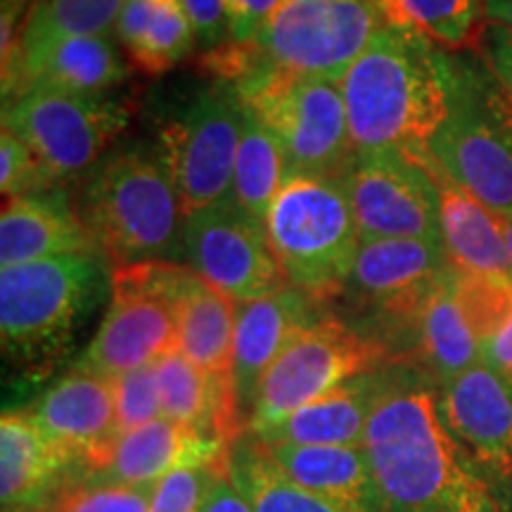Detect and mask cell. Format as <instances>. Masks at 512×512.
Returning <instances> with one entry per match:
<instances>
[{
  "label": "cell",
  "instance_id": "4316f807",
  "mask_svg": "<svg viewBox=\"0 0 512 512\" xmlns=\"http://www.w3.org/2000/svg\"><path fill=\"white\" fill-rule=\"evenodd\" d=\"M382 366L354 377L335 392L299 408L264 434H254L266 446H363L366 427L382 392Z\"/></svg>",
  "mask_w": 512,
  "mask_h": 512
},
{
  "label": "cell",
  "instance_id": "d6986e66",
  "mask_svg": "<svg viewBox=\"0 0 512 512\" xmlns=\"http://www.w3.org/2000/svg\"><path fill=\"white\" fill-rule=\"evenodd\" d=\"M318 302L304 292L285 290L238 304L233 339V389L245 427L252 418L261 382L283 349L318 316Z\"/></svg>",
  "mask_w": 512,
  "mask_h": 512
},
{
  "label": "cell",
  "instance_id": "5b68a950",
  "mask_svg": "<svg viewBox=\"0 0 512 512\" xmlns=\"http://www.w3.org/2000/svg\"><path fill=\"white\" fill-rule=\"evenodd\" d=\"M382 24L375 0H283L252 43L204 53V69L228 83L254 69L342 81Z\"/></svg>",
  "mask_w": 512,
  "mask_h": 512
},
{
  "label": "cell",
  "instance_id": "7bdbcfd3",
  "mask_svg": "<svg viewBox=\"0 0 512 512\" xmlns=\"http://www.w3.org/2000/svg\"><path fill=\"white\" fill-rule=\"evenodd\" d=\"M484 22L512 31V0H484Z\"/></svg>",
  "mask_w": 512,
  "mask_h": 512
},
{
  "label": "cell",
  "instance_id": "d4e9b609",
  "mask_svg": "<svg viewBox=\"0 0 512 512\" xmlns=\"http://www.w3.org/2000/svg\"><path fill=\"white\" fill-rule=\"evenodd\" d=\"M437 183L441 242L451 264L484 278L512 280V256L505 245L501 216L458 185L441 166L422 152Z\"/></svg>",
  "mask_w": 512,
  "mask_h": 512
},
{
  "label": "cell",
  "instance_id": "ba28073f",
  "mask_svg": "<svg viewBox=\"0 0 512 512\" xmlns=\"http://www.w3.org/2000/svg\"><path fill=\"white\" fill-rule=\"evenodd\" d=\"M233 86L247 110L278 138L287 159V178L342 174L354 159L339 81L254 69Z\"/></svg>",
  "mask_w": 512,
  "mask_h": 512
},
{
  "label": "cell",
  "instance_id": "60d3db41",
  "mask_svg": "<svg viewBox=\"0 0 512 512\" xmlns=\"http://www.w3.org/2000/svg\"><path fill=\"white\" fill-rule=\"evenodd\" d=\"M482 361L512 382V309L482 342Z\"/></svg>",
  "mask_w": 512,
  "mask_h": 512
},
{
  "label": "cell",
  "instance_id": "f546056e",
  "mask_svg": "<svg viewBox=\"0 0 512 512\" xmlns=\"http://www.w3.org/2000/svg\"><path fill=\"white\" fill-rule=\"evenodd\" d=\"M226 472L252 512H347L292 482L252 432L230 441Z\"/></svg>",
  "mask_w": 512,
  "mask_h": 512
},
{
  "label": "cell",
  "instance_id": "ee69618b",
  "mask_svg": "<svg viewBox=\"0 0 512 512\" xmlns=\"http://www.w3.org/2000/svg\"><path fill=\"white\" fill-rule=\"evenodd\" d=\"M498 216H501V228H503V235H505V245H508V252L512 256V214H508V216L498 214Z\"/></svg>",
  "mask_w": 512,
  "mask_h": 512
},
{
  "label": "cell",
  "instance_id": "1f68e13d",
  "mask_svg": "<svg viewBox=\"0 0 512 512\" xmlns=\"http://www.w3.org/2000/svg\"><path fill=\"white\" fill-rule=\"evenodd\" d=\"M285 181L287 159L283 147L245 105V128L233 176V202L266 226L268 211Z\"/></svg>",
  "mask_w": 512,
  "mask_h": 512
},
{
  "label": "cell",
  "instance_id": "e575fe53",
  "mask_svg": "<svg viewBox=\"0 0 512 512\" xmlns=\"http://www.w3.org/2000/svg\"><path fill=\"white\" fill-rule=\"evenodd\" d=\"M223 475H226V460L169 472L152 486L150 512H202Z\"/></svg>",
  "mask_w": 512,
  "mask_h": 512
},
{
  "label": "cell",
  "instance_id": "2e32d148",
  "mask_svg": "<svg viewBox=\"0 0 512 512\" xmlns=\"http://www.w3.org/2000/svg\"><path fill=\"white\" fill-rule=\"evenodd\" d=\"M439 411L503 510L512 512V382L479 361L439 384Z\"/></svg>",
  "mask_w": 512,
  "mask_h": 512
},
{
  "label": "cell",
  "instance_id": "ac0fdd59",
  "mask_svg": "<svg viewBox=\"0 0 512 512\" xmlns=\"http://www.w3.org/2000/svg\"><path fill=\"white\" fill-rule=\"evenodd\" d=\"M43 434L76 463L91 467L119 437L114 380L72 368L27 411Z\"/></svg>",
  "mask_w": 512,
  "mask_h": 512
},
{
  "label": "cell",
  "instance_id": "52a82bcc",
  "mask_svg": "<svg viewBox=\"0 0 512 512\" xmlns=\"http://www.w3.org/2000/svg\"><path fill=\"white\" fill-rule=\"evenodd\" d=\"M266 230L290 287L318 304L342 297L361 245L342 174L287 178Z\"/></svg>",
  "mask_w": 512,
  "mask_h": 512
},
{
  "label": "cell",
  "instance_id": "603a6c76",
  "mask_svg": "<svg viewBox=\"0 0 512 512\" xmlns=\"http://www.w3.org/2000/svg\"><path fill=\"white\" fill-rule=\"evenodd\" d=\"M128 79L110 34L69 36L3 74V107L29 88H53L74 95H105Z\"/></svg>",
  "mask_w": 512,
  "mask_h": 512
},
{
  "label": "cell",
  "instance_id": "d590c367",
  "mask_svg": "<svg viewBox=\"0 0 512 512\" xmlns=\"http://www.w3.org/2000/svg\"><path fill=\"white\" fill-rule=\"evenodd\" d=\"M114 403H117V432L126 434L147 422L164 418L155 363L131 370L114 380Z\"/></svg>",
  "mask_w": 512,
  "mask_h": 512
},
{
  "label": "cell",
  "instance_id": "ab89813d",
  "mask_svg": "<svg viewBox=\"0 0 512 512\" xmlns=\"http://www.w3.org/2000/svg\"><path fill=\"white\" fill-rule=\"evenodd\" d=\"M283 0H230V41L235 46L252 43L268 17Z\"/></svg>",
  "mask_w": 512,
  "mask_h": 512
},
{
  "label": "cell",
  "instance_id": "5bb4252c",
  "mask_svg": "<svg viewBox=\"0 0 512 512\" xmlns=\"http://www.w3.org/2000/svg\"><path fill=\"white\" fill-rule=\"evenodd\" d=\"M185 264L238 304L290 287L266 226L233 200L188 214Z\"/></svg>",
  "mask_w": 512,
  "mask_h": 512
},
{
  "label": "cell",
  "instance_id": "4dcf8cb0",
  "mask_svg": "<svg viewBox=\"0 0 512 512\" xmlns=\"http://www.w3.org/2000/svg\"><path fill=\"white\" fill-rule=\"evenodd\" d=\"M126 0H34L3 74L69 36H95L114 29Z\"/></svg>",
  "mask_w": 512,
  "mask_h": 512
},
{
  "label": "cell",
  "instance_id": "f35d334b",
  "mask_svg": "<svg viewBox=\"0 0 512 512\" xmlns=\"http://www.w3.org/2000/svg\"><path fill=\"white\" fill-rule=\"evenodd\" d=\"M475 53L482 57L486 67L496 74L505 91L512 95V31L486 22L477 38Z\"/></svg>",
  "mask_w": 512,
  "mask_h": 512
},
{
  "label": "cell",
  "instance_id": "8fae6325",
  "mask_svg": "<svg viewBox=\"0 0 512 512\" xmlns=\"http://www.w3.org/2000/svg\"><path fill=\"white\" fill-rule=\"evenodd\" d=\"M242 128L245 102L228 81L211 83L162 128L159 150L188 214L233 200Z\"/></svg>",
  "mask_w": 512,
  "mask_h": 512
},
{
  "label": "cell",
  "instance_id": "8992f818",
  "mask_svg": "<svg viewBox=\"0 0 512 512\" xmlns=\"http://www.w3.org/2000/svg\"><path fill=\"white\" fill-rule=\"evenodd\" d=\"M427 152L496 214H512V95L475 50L451 53L446 119Z\"/></svg>",
  "mask_w": 512,
  "mask_h": 512
},
{
  "label": "cell",
  "instance_id": "8d00e7d4",
  "mask_svg": "<svg viewBox=\"0 0 512 512\" xmlns=\"http://www.w3.org/2000/svg\"><path fill=\"white\" fill-rule=\"evenodd\" d=\"M50 188H57V185L48 178L34 150L10 128L3 126V133H0V190H3L5 200Z\"/></svg>",
  "mask_w": 512,
  "mask_h": 512
},
{
  "label": "cell",
  "instance_id": "cb8c5ba5",
  "mask_svg": "<svg viewBox=\"0 0 512 512\" xmlns=\"http://www.w3.org/2000/svg\"><path fill=\"white\" fill-rule=\"evenodd\" d=\"M100 254L79 207L67 192L50 188L12 197L0 216V266L29 264L64 254Z\"/></svg>",
  "mask_w": 512,
  "mask_h": 512
},
{
  "label": "cell",
  "instance_id": "ffe728a7",
  "mask_svg": "<svg viewBox=\"0 0 512 512\" xmlns=\"http://www.w3.org/2000/svg\"><path fill=\"white\" fill-rule=\"evenodd\" d=\"M228 446L226 441L159 418L119 434L114 444L79 475L128 486H155L181 467L221 463L228 456Z\"/></svg>",
  "mask_w": 512,
  "mask_h": 512
},
{
  "label": "cell",
  "instance_id": "3957f363",
  "mask_svg": "<svg viewBox=\"0 0 512 512\" xmlns=\"http://www.w3.org/2000/svg\"><path fill=\"white\" fill-rule=\"evenodd\" d=\"M81 221L107 264H181L185 219L181 195L159 145L114 150L83 183Z\"/></svg>",
  "mask_w": 512,
  "mask_h": 512
},
{
  "label": "cell",
  "instance_id": "f1b7e54d",
  "mask_svg": "<svg viewBox=\"0 0 512 512\" xmlns=\"http://www.w3.org/2000/svg\"><path fill=\"white\" fill-rule=\"evenodd\" d=\"M114 36L138 72L159 76L197 48V36L181 0H126Z\"/></svg>",
  "mask_w": 512,
  "mask_h": 512
},
{
  "label": "cell",
  "instance_id": "277c9868",
  "mask_svg": "<svg viewBox=\"0 0 512 512\" xmlns=\"http://www.w3.org/2000/svg\"><path fill=\"white\" fill-rule=\"evenodd\" d=\"M105 256L64 254L0 268V339L12 366L43 375L72 349L107 290Z\"/></svg>",
  "mask_w": 512,
  "mask_h": 512
},
{
  "label": "cell",
  "instance_id": "6da1fadb",
  "mask_svg": "<svg viewBox=\"0 0 512 512\" xmlns=\"http://www.w3.org/2000/svg\"><path fill=\"white\" fill-rule=\"evenodd\" d=\"M363 437L382 512H505L439 411V387L401 361L382 368Z\"/></svg>",
  "mask_w": 512,
  "mask_h": 512
},
{
  "label": "cell",
  "instance_id": "7c38bea8",
  "mask_svg": "<svg viewBox=\"0 0 512 512\" xmlns=\"http://www.w3.org/2000/svg\"><path fill=\"white\" fill-rule=\"evenodd\" d=\"M422 152H356L342 171L361 240L441 242L437 183Z\"/></svg>",
  "mask_w": 512,
  "mask_h": 512
},
{
  "label": "cell",
  "instance_id": "9c48e42d",
  "mask_svg": "<svg viewBox=\"0 0 512 512\" xmlns=\"http://www.w3.org/2000/svg\"><path fill=\"white\" fill-rule=\"evenodd\" d=\"M133 105L114 95L29 88L3 107V126L27 143L53 185L93 169L128 126Z\"/></svg>",
  "mask_w": 512,
  "mask_h": 512
},
{
  "label": "cell",
  "instance_id": "44dd1931",
  "mask_svg": "<svg viewBox=\"0 0 512 512\" xmlns=\"http://www.w3.org/2000/svg\"><path fill=\"white\" fill-rule=\"evenodd\" d=\"M164 294L176 320V344L216 380H233V339L238 302L209 285L188 264H159Z\"/></svg>",
  "mask_w": 512,
  "mask_h": 512
},
{
  "label": "cell",
  "instance_id": "836d02e7",
  "mask_svg": "<svg viewBox=\"0 0 512 512\" xmlns=\"http://www.w3.org/2000/svg\"><path fill=\"white\" fill-rule=\"evenodd\" d=\"M152 486H128L76 472L48 512H150Z\"/></svg>",
  "mask_w": 512,
  "mask_h": 512
},
{
  "label": "cell",
  "instance_id": "7402d4cb",
  "mask_svg": "<svg viewBox=\"0 0 512 512\" xmlns=\"http://www.w3.org/2000/svg\"><path fill=\"white\" fill-rule=\"evenodd\" d=\"M74 475V460L43 434L29 413H3L0 420L3 512H48Z\"/></svg>",
  "mask_w": 512,
  "mask_h": 512
},
{
  "label": "cell",
  "instance_id": "9a60e30c",
  "mask_svg": "<svg viewBox=\"0 0 512 512\" xmlns=\"http://www.w3.org/2000/svg\"><path fill=\"white\" fill-rule=\"evenodd\" d=\"M448 264L444 242L437 240H361L342 294L373 311L380 330L373 342L387 358L403 325Z\"/></svg>",
  "mask_w": 512,
  "mask_h": 512
},
{
  "label": "cell",
  "instance_id": "e0dca14e",
  "mask_svg": "<svg viewBox=\"0 0 512 512\" xmlns=\"http://www.w3.org/2000/svg\"><path fill=\"white\" fill-rule=\"evenodd\" d=\"M389 361H401L444 384L482 361V344L458 294L456 266L448 264L394 339Z\"/></svg>",
  "mask_w": 512,
  "mask_h": 512
},
{
  "label": "cell",
  "instance_id": "4fadbf2b",
  "mask_svg": "<svg viewBox=\"0 0 512 512\" xmlns=\"http://www.w3.org/2000/svg\"><path fill=\"white\" fill-rule=\"evenodd\" d=\"M110 292L105 318L74 368L117 380L152 366L178 344L174 309L162 290L159 264L114 268Z\"/></svg>",
  "mask_w": 512,
  "mask_h": 512
},
{
  "label": "cell",
  "instance_id": "b9f144b4",
  "mask_svg": "<svg viewBox=\"0 0 512 512\" xmlns=\"http://www.w3.org/2000/svg\"><path fill=\"white\" fill-rule=\"evenodd\" d=\"M202 512H252L249 505L245 503V498L238 494L233 482L228 479V472L219 479V484L214 486L211 491L209 501L204 503Z\"/></svg>",
  "mask_w": 512,
  "mask_h": 512
},
{
  "label": "cell",
  "instance_id": "d6a6232c",
  "mask_svg": "<svg viewBox=\"0 0 512 512\" xmlns=\"http://www.w3.org/2000/svg\"><path fill=\"white\" fill-rule=\"evenodd\" d=\"M384 22L411 29L448 53L475 50L484 29V0H375Z\"/></svg>",
  "mask_w": 512,
  "mask_h": 512
},
{
  "label": "cell",
  "instance_id": "83f0119b",
  "mask_svg": "<svg viewBox=\"0 0 512 512\" xmlns=\"http://www.w3.org/2000/svg\"><path fill=\"white\" fill-rule=\"evenodd\" d=\"M264 444V441H261ZM285 475L347 512H382L373 467L363 446H266Z\"/></svg>",
  "mask_w": 512,
  "mask_h": 512
},
{
  "label": "cell",
  "instance_id": "30bf717a",
  "mask_svg": "<svg viewBox=\"0 0 512 512\" xmlns=\"http://www.w3.org/2000/svg\"><path fill=\"white\" fill-rule=\"evenodd\" d=\"M387 361L373 339L349 323L332 316L316 318L268 368L247 432L264 434L299 408Z\"/></svg>",
  "mask_w": 512,
  "mask_h": 512
},
{
  "label": "cell",
  "instance_id": "484cf974",
  "mask_svg": "<svg viewBox=\"0 0 512 512\" xmlns=\"http://www.w3.org/2000/svg\"><path fill=\"white\" fill-rule=\"evenodd\" d=\"M162 415L178 425L230 444L242 432L233 380H216L195 366L181 349H171L155 363Z\"/></svg>",
  "mask_w": 512,
  "mask_h": 512
},
{
  "label": "cell",
  "instance_id": "7a4b0ae2",
  "mask_svg": "<svg viewBox=\"0 0 512 512\" xmlns=\"http://www.w3.org/2000/svg\"><path fill=\"white\" fill-rule=\"evenodd\" d=\"M354 152H422L448 112L451 53L384 22L339 81Z\"/></svg>",
  "mask_w": 512,
  "mask_h": 512
},
{
  "label": "cell",
  "instance_id": "74e56055",
  "mask_svg": "<svg viewBox=\"0 0 512 512\" xmlns=\"http://www.w3.org/2000/svg\"><path fill=\"white\" fill-rule=\"evenodd\" d=\"M204 53L230 41V0H181Z\"/></svg>",
  "mask_w": 512,
  "mask_h": 512
}]
</instances>
